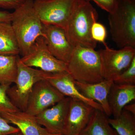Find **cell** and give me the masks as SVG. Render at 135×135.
I'll return each instance as SVG.
<instances>
[{
	"label": "cell",
	"instance_id": "obj_17",
	"mask_svg": "<svg viewBox=\"0 0 135 135\" xmlns=\"http://www.w3.org/2000/svg\"><path fill=\"white\" fill-rule=\"evenodd\" d=\"M79 135H116L103 111L95 109L89 122Z\"/></svg>",
	"mask_w": 135,
	"mask_h": 135
},
{
	"label": "cell",
	"instance_id": "obj_19",
	"mask_svg": "<svg viewBox=\"0 0 135 135\" xmlns=\"http://www.w3.org/2000/svg\"><path fill=\"white\" fill-rule=\"evenodd\" d=\"M17 55H0V84L15 83L17 73Z\"/></svg>",
	"mask_w": 135,
	"mask_h": 135
},
{
	"label": "cell",
	"instance_id": "obj_13",
	"mask_svg": "<svg viewBox=\"0 0 135 135\" xmlns=\"http://www.w3.org/2000/svg\"><path fill=\"white\" fill-rule=\"evenodd\" d=\"M46 80L65 97L82 101L95 109L103 112L99 104L87 98L80 92L75 85V81L68 71L49 73Z\"/></svg>",
	"mask_w": 135,
	"mask_h": 135
},
{
	"label": "cell",
	"instance_id": "obj_25",
	"mask_svg": "<svg viewBox=\"0 0 135 135\" xmlns=\"http://www.w3.org/2000/svg\"><path fill=\"white\" fill-rule=\"evenodd\" d=\"M19 131L18 128L11 126L7 121L0 115V135H11Z\"/></svg>",
	"mask_w": 135,
	"mask_h": 135
},
{
	"label": "cell",
	"instance_id": "obj_21",
	"mask_svg": "<svg viewBox=\"0 0 135 135\" xmlns=\"http://www.w3.org/2000/svg\"><path fill=\"white\" fill-rule=\"evenodd\" d=\"M10 85L0 84V115L20 111L12 103L7 94Z\"/></svg>",
	"mask_w": 135,
	"mask_h": 135
},
{
	"label": "cell",
	"instance_id": "obj_11",
	"mask_svg": "<svg viewBox=\"0 0 135 135\" xmlns=\"http://www.w3.org/2000/svg\"><path fill=\"white\" fill-rule=\"evenodd\" d=\"M70 103V98L65 97L50 108L36 115V120L50 133L63 135Z\"/></svg>",
	"mask_w": 135,
	"mask_h": 135
},
{
	"label": "cell",
	"instance_id": "obj_2",
	"mask_svg": "<svg viewBox=\"0 0 135 135\" xmlns=\"http://www.w3.org/2000/svg\"><path fill=\"white\" fill-rule=\"evenodd\" d=\"M34 1L26 0L12 13L11 24L22 56L26 55L37 38L44 36L43 24L34 7Z\"/></svg>",
	"mask_w": 135,
	"mask_h": 135
},
{
	"label": "cell",
	"instance_id": "obj_4",
	"mask_svg": "<svg viewBox=\"0 0 135 135\" xmlns=\"http://www.w3.org/2000/svg\"><path fill=\"white\" fill-rule=\"evenodd\" d=\"M67 65L68 71L75 81L92 84L104 80L99 54L95 49L76 46Z\"/></svg>",
	"mask_w": 135,
	"mask_h": 135
},
{
	"label": "cell",
	"instance_id": "obj_23",
	"mask_svg": "<svg viewBox=\"0 0 135 135\" xmlns=\"http://www.w3.org/2000/svg\"><path fill=\"white\" fill-rule=\"evenodd\" d=\"M107 31L105 27L101 23L96 22L92 25L91 30L92 38L96 42L106 44L105 40L107 37Z\"/></svg>",
	"mask_w": 135,
	"mask_h": 135
},
{
	"label": "cell",
	"instance_id": "obj_1",
	"mask_svg": "<svg viewBox=\"0 0 135 135\" xmlns=\"http://www.w3.org/2000/svg\"><path fill=\"white\" fill-rule=\"evenodd\" d=\"M98 18V12L90 2L78 1L64 29L67 38L74 47H96L97 42L92 38L91 30Z\"/></svg>",
	"mask_w": 135,
	"mask_h": 135
},
{
	"label": "cell",
	"instance_id": "obj_30",
	"mask_svg": "<svg viewBox=\"0 0 135 135\" xmlns=\"http://www.w3.org/2000/svg\"><path fill=\"white\" fill-rule=\"evenodd\" d=\"M116 135H118V134H117V133H116Z\"/></svg>",
	"mask_w": 135,
	"mask_h": 135
},
{
	"label": "cell",
	"instance_id": "obj_14",
	"mask_svg": "<svg viewBox=\"0 0 135 135\" xmlns=\"http://www.w3.org/2000/svg\"><path fill=\"white\" fill-rule=\"evenodd\" d=\"M113 80H104L95 84H84L75 81L76 87L80 92L86 97L98 103L107 117L112 113L108 103V97Z\"/></svg>",
	"mask_w": 135,
	"mask_h": 135
},
{
	"label": "cell",
	"instance_id": "obj_6",
	"mask_svg": "<svg viewBox=\"0 0 135 135\" xmlns=\"http://www.w3.org/2000/svg\"><path fill=\"white\" fill-rule=\"evenodd\" d=\"M79 0H35L34 7L43 24L64 29Z\"/></svg>",
	"mask_w": 135,
	"mask_h": 135
},
{
	"label": "cell",
	"instance_id": "obj_24",
	"mask_svg": "<svg viewBox=\"0 0 135 135\" xmlns=\"http://www.w3.org/2000/svg\"><path fill=\"white\" fill-rule=\"evenodd\" d=\"M86 1H93L97 5L109 13H112L116 9L119 0H84Z\"/></svg>",
	"mask_w": 135,
	"mask_h": 135
},
{
	"label": "cell",
	"instance_id": "obj_9",
	"mask_svg": "<svg viewBox=\"0 0 135 135\" xmlns=\"http://www.w3.org/2000/svg\"><path fill=\"white\" fill-rule=\"evenodd\" d=\"M65 97L46 80L39 81L34 85L25 112L36 116Z\"/></svg>",
	"mask_w": 135,
	"mask_h": 135
},
{
	"label": "cell",
	"instance_id": "obj_20",
	"mask_svg": "<svg viewBox=\"0 0 135 135\" xmlns=\"http://www.w3.org/2000/svg\"><path fill=\"white\" fill-rule=\"evenodd\" d=\"M112 127L118 135H135V116L123 109L116 118H108Z\"/></svg>",
	"mask_w": 135,
	"mask_h": 135
},
{
	"label": "cell",
	"instance_id": "obj_10",
	"mask_svg": "<svg viewBox=\"0 0 135 135\" xmlns=\"http://www.w3.org/2000/svg\"><path fill=\"white\" fill-rule=\"evenodd\" d=\"M44 40L51 54L67 64L74 47L70 43L64 29L52 25L43 24Z\"/></svg>",
	"mask_w": 135,
	"mask_h": 135
},
{
	"label": "cell",
	"instance_id": "obj_28",
	"mask_svg": "<svg viewBox=\"0 0 135 135\" xmlns=\"http://www.w3.org/2000/svg\"><path fill=\"white\" fill-rule=\"evenodd\" d=\"M123 109L129 112L130 113L135 116V103L128 104L124 107Z\"/></svg>",
	"mask_w": 135,
	"mask_h": 135
},
{
	"label": "cell",
	"instance_id": "obj_12",
	"mask_svg": "<svg viewBox=\"0 0 135 135\" xmlns=\"http://www.w3.org/2000/svg\"><path fill=\"white\" fill-rule=\"evenodd\" d=\"M95 109L82 101L70 98L63 135H79L89 122Z\"/></svg>",
	"mask_w": 135,
	"mask_h": 135
},
{
	"label": "cell",
	"instance_id": "obj_8",
	"mask_svg": "<svg viewBox=\"0 0 135 135\" xmlns=\"http://www.w3.org/2000/svg\"><path fill=\"white\" fill-rule=\"evenodd\" d=\"M21 61L29 67L38 68L46 72L55 73L68 71L67 64L59 60L50 52L43 36L37 38Z\"/></svg>",
	"mask_w": 135,
	"mask_h": 135
},
{
	"label": "cell",
	"instance_id": "obj_22",
	"mask_svg": "<svg viewBox=\"0 0 135 135\" xmlns=\"http://www.w3.org/2000/svg\"><path fill=\"white\" fill-rule=\"evenodd\" d=\"M113 81L116 84H135V57L128 68L115 77Z\"/></svg>",
	"mask_w": 135,
	"mask_h": 135
},
{
	"label": "cell",
	"instance_id": "obj_18",
	"mask_svg": "<svg viewBox=\"0 0 135 135\" xmlns=\"http://www.w3.org/2000/svg\"><path fill=\"white\" fill-rule=\"evenodd\" d=\"M20 54L19 46L11 23L0 22V55Z\"/></svg>",
	"mask_w": 135,
	"mask_h": 135
},
{
	"label": "cell",
	"instance_id": "obj_5",
	"mask_svg": "<svg viewBox=\"0 0 135 135\" xmlns=\"http://www.w3.org/2000/svg\"><path fill=\"white\" fill-rule=\"evenodd\" d=\"M17 73L15 85L7 90V94L13 104L20 111L25 112L29 97L36 82L46 80L49 73L33 69L24 64L19 56L17 57Z\"/></svg>",
	"mask_w": 135,
	"mask_h": 135
},
{
	"label": "cell",
	"instance_id": "obj_16",
	"mask_svg": "<svg viewBox=\"0 0 135 135\" xmlns=\"http://www.w3.org/2000/svg\"><path fill=\"white\" fill-rule=\"evenodd\" d=\"M135 99V84L112 85L108 97L112 115L116 118L120 115L124 107Z\"/></svg>",
	"mask_w": 135,
	"mask_h": 135
},
{
	"label": "cell",
	"instance_id": "obj_15",
	"mask_svg": "<svg viewBox=\"0 0 135 135\" xmlns=\"http://www.w3.org/2000/svg\"><path fill=\"white\" fill-rule=\"evenodd\" d=\"M9 123L17 126L23 135H62L53 134L37 122L35 116L20 111L1 116Z\"/></svg>",
	"mask_w": 135,
	"mask_h": 135
},
{
	"label": "cell",
	"instance_id": "obj_3",
	"mask_svg": "<svg viewBox=\"0 0 135 135\" xmlns=\"http://www.w3.org/2000/svg\"><path fill=\"white\" fill-rule=\"evenodd\" d=\"M111 37L119 49L135 48V0H119L108 16Z\"/></svg>",
	"mask_w": 135,
	"mask_h": 135
},
{
	"label": "cell",
	"instance_id": "obj_7",
	"mask_svg": "<svg viewBox=\"0 0 135 135\" xmlns=\"http://www.w3.org/2000/svg\"><path fill=\"white\" fill-rule=\"evenodd\" d=\"M104 45V49L98 51L102 75L104 79L113 80L130 66L135 57V48L126 47L117 50Z\"/></svg>",
	"mask_w": 135,
	"mask_h": 135
},
{
	"label": "cell",
	"instance_id": "obj_29",
	"mask_svg": "<svg viewBox=\"0 0 135 135\" xmlns=\"http://www.w3.org/2000/svg\"><path fill=\"white\" fill-rule=\"evenodd\" d=\"M11 135H23V134H22V133H21L20 131H19L18 133H15V134H12Z\"/></svg>",
	"mask_w": 135,
	"mask_h": 135
},
{
	"label": "cell",
	"instance_id": "obj_26",
	"mask_svg": "<svg viewBox=\"0 0 135 135\" xmlns=\"http://www.w3.org/2000/svg\"><path fill=\"white\" fill-rule=\"evenodd\" d=\"M26 0H0V8L16 9L21 6Z\"/></svg>",
	"mask_w": 135,
	"mask_h": 135
},
{
	"label": "cell",
	"instance_id": "obj_27",
	"mask_svg": "<svg viewBox=\"0 0 135 135\" xmlns=\"http://www.w3.org/2000/svg\"><path fill=\"white\" fill-rule=\"evenodd\" d=\"M12 13L7 11H0V22L11 23Z\"/></svg>",
	"mask_w": 135,
	"mask_h": 135
}]
</instances>
